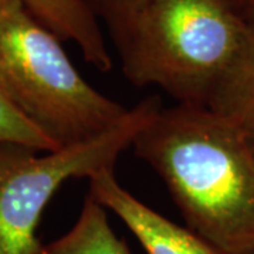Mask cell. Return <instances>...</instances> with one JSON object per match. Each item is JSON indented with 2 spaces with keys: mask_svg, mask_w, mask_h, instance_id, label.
I'll list each match as a JSON object with an SVG mask.
<instances>
[{
  "mask_svg": "<svg viewBox=\"0 0 254 254\" xmlns=\"http://www.w3.org/2000/svg\"><path fill=\"white\" fill-rule=\"evenodd\" d=\"M131 147L187 227L222 254L254 253V153L227 119L203 105L161 106Z\"/></svg>",
  "mask_w": 254,
  "mask_h": 254,
  "instance_id": "cell-1",
  "label": "cell"
},
{
  "mask_svg": "<svg viewBox=\"0 0 254 254\" xmlns=\"http://www.w3.org/2000/svg\"><path fill=\"white\" fill-rule=\"evenodd\" d=\"M247 28L229 0H147L109 34L130 83L206 106Z\"/></svg>",
  "mask_w": 254,
  "mask_h": 254,
  "instance_id": "cell-2",
  "label": "cell"
},
{
  "mask_svg": "<svg viewBox=\"0 0 254 254\" xmlns=\"http://www.w3.org/2000/svg\"><path fill=\"white\" fill-rule=\"evenodd\" d=\"M0 91L57 148L105 134L130 112L82 76L21 0L0 11Z\"/></svg>",
  "mask_w": 254,
  "mask_h": 254,
  "instance_id": "cell-3",
  "label": "cell"
},
{
  "mask_svg": "<svg viewBox=\"0 0 254 254\" xmlns=\"http://www.w3.org/2000/svg\"><path fill=\"white\" fill-rule=\"evenodd\" d=\"M161 106L158 96H150L108 133L43 155L23 145L0 143V254H43L37 229L61 185L113 168Z\"/></svg>",
  "mask_w": 254,
  "mask_h": 254,
  "instance_id": "cell-4",
  "label": "cell"
},
{
  "mask_svg": "<svg viewBox=\"0 0 254 254\" xmlns=\"http://www.w3.org/2000/svg\"><path fill=\"white\" fill-rule=\"evenodd\" d=\"M88 180V193L126 225L147 254H222L190 227L174 223L137 199L119 184L113 168L102 170Z\"/></svg>",
  "mask_w": 254,
  "mask_h": 254,
  "instance_id": "cell-5",
  "label": "cell"
},
{
  "mask_svg": "<svg viewBox=\"0 0 254 254\" xmlns=\"http://www.w3.org/2000/svg\"><path fill=\"white\" fill-rule=\"evenodd\" d=\"M26 9L61 41H71L83 60L100 72H109L113 60L100 23L82 0H21Z\"/></svg>",
  "mask_w": 254,
  "mask_h": 254,
  "instance_id": "cell-6",
  "label": "cell"
},
{
  "mask_svg": "<svg viewBox=\"0 0 254 254\" xmlns=\"http://www.w3.org/2000/svg\"><path fill=\"white\" fill-rule=\"evenodd\" d=\"M206 106L236 127L254 153V23H249L240 53Z\"/></svg>",
  "mask_w": 254,
  "mask_h": 254,
  "instance_id": "cell-7",
  "label": "cell"
},
{
  "mask_svg": "<svg viewBox=\"0 0 254 254\" xmlns=\"http://www.w3.org/2000/svg\"><path fill=\"white\" fill-rule=\"evenodd\" d=\"M43 254H131L125 240L115 233L108 210L88 193L73 226L44 245Z\"/></svg>",
  "mask_w": 254,
  "mask_h": 254,
  "instance_id": "cell-8",
  "label": "cell"
},
{
  "mask_svg": "<svg viewBox=\"0 0 254 254\" xmlns=\"http://www.w3.org/2000/svg\"><path fill=\"white\" fill-rule=\"evenodd\" d=\"M0 143L16 144L36 150L38 153H48L60 150L44 136L33 123H30L18 112L10 100L0 91Z\"/></svg>",
  "mask_w": 254,
  "mask_h": 254,
  "instance_id": "cell-9",
  "label": "cell"
},
{
  "mask_svg": "<svg viewBox=\"0 0 254 254\" xmlns=\"http://www.w3.org/2000/svg\"><path fill=\"white\" fill-rule=\"evenodd\" d=\"M98 20L110 28L119 26L140 9L147 0H82Z\"/></svg>",
  "mask_w": 254,
  "mask_h": 254,
  "instance_id": "cell-10",
  "label": "cell"
},
{
  "mask_svg": "<svg viewBox=\"0 0 254 254\" xmlns=\"http://www.w3.org/2000/svg\"><path fill=\"white\" fill-rule=\"evenodd\" d=\"M247 23H254V0H229Z\"/></svg>",
  "mask_w": 254,
  "mask_h": 254,
  "instance_id": "cell-11",
  "label": "cell"
},
{
  "mask_svg": "<svg viewBox=\"0 0 254 254\" xmlns=\"http://www.w3.org/2000/svg\"><path fill=\"white\" fill-rule=\"evenodd\" d=\"M10 1H11V0H0V11L4 9V7L9 4Z\"/></svg>",
  "mask_w": 254,
  "mask_h": 254,
  "instance_id": "cell-12",
  "label": "cell"
},
{
  "mask_svg": "<svg viewBox=\"0 0 254 254\" xmlns=\"http://www.w3.org/2000/svg\"><path fill=\"white\" fill-rule=\"evenodd\" d=\"M253 254H254V253H253Z\"/></svg>",
  "mask_w": 254,
  "mask_h": 254,
  "instance_id": "cell-13",
  "label": "cell"
}]
</instances>
